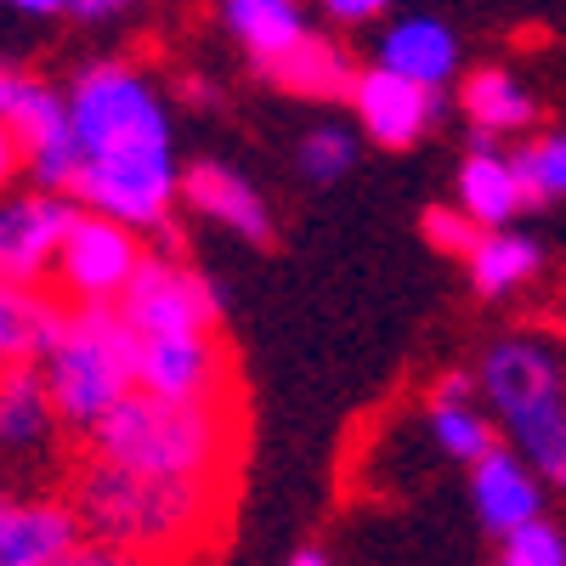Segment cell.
<instances>
[{"mask_svg":"<svg viewBox=\"0 0 566 566\" xmlns=\"http://www.w3.org/2000/svg\"><path fill=\"white\" fill-rule=\"evenodd\" d=\"M431 437L448 459H482L493 442H499V424L482 413V408H470V402H431Z\"/></svg>","mask_w":566,"mask_h":566,"instance_id":"cell-24","label":"cell"},{"mask_svg":"<svg viewBox=\"0 0 566 566\" xmlns=\"http://www.w3.org/2000/svg\"><path fill=\"white\" fill-rule=\"evenodd\" d=\"M136 386L170 402H227V357L210 328L136 335Z\"/></svg>","mask_w":566,"mask_h":566,"instance_id":"cell-8","label":"cell"},{"mask_svg":"<svg viewBox=\"0 0 566 566\" xmlns=\"http://www.w3.org/2000/svg\"><path fill=\"white\" fill-rule=\"evenodd\" d=\"M176 199L193 210V216H205V221H216V227H227V232H239V239H250V244H266V239H272L266 199H261L232 165L199 159L187 176H176Z\"/></svg>","mask_w":566,"mask_h":566,"instance_id":"cell-14","label":"cell"},{"mask_svg":"<svg viewBox=\"0 0 566 566\" xmlns=\"http://www.w3.org/2000/svg\"><path fill=\"white\" fill-rule=\"evenodd\" d=\"M221 23L261 69L306 34V12L295 0H221Z\"/></svg>","mask_w":566,"mask_h":566,"instance_id":"cell-20","label":"cell"},{"mask_svg":"<svg viewBox=\"0 0 566 566\" xmlns=\"http://www.w3.org/2000/svg\"><path fill=\"white\" fill-rule=\"evenodd\" d=\"M63 306L40 290V283L0 277V363H34L45 335L57 328Z\"/></svg>","mask_w":566,"mask_h":566,"instance_id":"cell-21","label":"cell"},{"mask_svg":"<svg viewBox=\"0 0 566 566\" xmlns=\"http://www.w3.org/2000/svg\"><path fill=\"white\" fill-rule=\"evenodd\" d=\"M136 0H63V12H74L80 23H108V18H125Z\"/></svg>","mask_w":566,"mask_h":566,"instance_id":"cell-29","label":"cell"},{"mask_svg":"<svg viewBox=\"0 0 566 566\" xmlns=\"http://www.w3.org/2000/svg\"><path fill=\"white\" fill-rule=\"evenodd\" d=\"M91 453L148 470V476H210L232 459V419L227 402H170L154 391H125L97 424Z\"/></svg>","mask_w":566,"mask_h":566,"instance_id":"cell-4","label":"cell"},{"mask_svg":"<svg viewBox=\"0 0 566 566\" xmlns=\"http://www.w3.org/2000/svg\"><path fill=\"white\" fill-rule=\"evenodd\" d=\"M499 560H504V566H560V560H566V538H560L555 522L533 515V522H522L515 533L499 538Z\"/></svg>","mask_w":566,"mask_h":566,"instance_id":"cell-26","label":"cell"},{"mask_svg":"<svg viewBox=\"0 0 566 566\" xmlns=\"http://www.w3.org/2000/svg\"><path fill=\"white\" fill-rule=\"evenodd\" d=\"M74 522L80 560H142V555H181L216 522V482L210 476H148L114 459H97L74 476Z\"/></svg>","mask_w":566,"mask_h":566,"instance_id":"cell-2","label":"cell"},{"mask_svg":"<svg viewBox=\"0 0 566 566\" xmlns=\"http://www.w3.org/2000/svg\"><path fill=\"white\" fill-rule=\"evenodd\" d=\"M57 413L45 402L34 363H0V470H23L34 482V459H52Z\"/></svg>","mask_w":566,"mask_h":566,"instance_id":"cell-11","label":"cell"},{"mask_svg":"<svg viewBox=\"0 0 566 566\" xmlns=\"http://www.w3.org/2000/svg\"><path fill=\"white\" fill-rule=\"evenodd\" d=\"M142 255L148 250H142L136 227H119L97 210H80L63 232V244H57L52 277L63 283L69 301H119V290L130 283Z\"/></svg>","mask_w":566,"mask_h":566,"instance_id":"cell-7","label":"cell"},{"mask_svg":"<svg viewBox=\"0 0 566 566\" xmlns=\"http://www.w3.org/2000/svg\"><path fill=\"white\" fill-rule=\"evenodd\" d=\"M499 431L549 488L566 482V386L560 357L544 335H510L488 352L482 380Z\"/></svg>","mask_w":566,"mask_h":566,"instance_id":"cell-5","label":"cell"},{"mask_svg":"<svg viewBox=\"0 0 566 566\" xmlns=\"http://www.w3.org/2000/svg\"><path fill=\"white\" fill-rule=\"evenodd\" d=\"M34 368L57 424L91 431L125 391H136V328L114 301H74L45 335Z\"/></svg>","mask_w":566,"mask_h":566,"instance_id":"cell-3","label":"cell"},{"mask_svg":"<svg viewBox=\"0 0 566 566\" xmlns=\"http://www.w3.org/2000/svg\"><path fill=\"white\" fill-rule=\"evenodd\" d=\"M476 232H482V227L470 221L464 210H442V205L424 210V239H431L437 250H448V255H464L470 244H476Z\"/></svg>","mask_w":566,"mask_h":566,"instance_id":"cell-27","label":"cell"},{"mask_svg":"<svg viewBox=\"0 0 566 566\" xmlns=\"http://www.w3.org/2000/svg\"><path fill=\"white\" fill-rule=\"evenodd\" d=\"M80 522L57 499L0 493V566H69L80 560Z\"/></svg>","mask_w":566,"mask_h":566,"instance_id":"cell-13","label":"cell"},{"mask_svg":"<svg viewBox=\"0 0 566 566\" xmlns=\"http://www.w3.org/2000/svg\"><path fill=\"white\" fill-rule=\"evenodd\" d=\"M510 170H515V187H522V199H527L533 210L555 205V199L566 193V142H560L555 130L527 136L522 148L510 154Z\"/></svg>","mask_w":566,"mask_h":566,"instance_id":"cell-23","label":"cell"},{"mask_svg":"<svg viewBox=\"0 0 566 566\" xmlns=\"http://www.w3.org/2000/svg\"><path fill=\"white\" fill-rule=\"evenodd\" d=\"M470 397H476V380H470V374H442V380H437V391H431V402H470Z\"/></svg>","mask_w":566,"mask_h":566,"instance_id":"cell-30","label":"cell"},{"mask_svg":"<svg viewBox=\"0 0 566 566\" xmlns=\"http://www.w3.org/2000/svg\"><path fill=\"white\" fill-rule=\"evenodd\" d=\"M397 7V0H323V12L335 18V23H346V29H357V23H374V18H386Z\"/></svg>","mask_w":566,"mask_h":566,"instance_id":"cell-28","label":"cell"},{"mask_svg":"<svg viewBox=\"0 0 566 566\" xmlns=\"http://www.w3.org/2000/svg\"><path fill=\"white\" fill-rule=\"evenodd\" d=\"M470 499H476V522L488 538H504L522 522L544 515V499H549V482L538 470L515 453V448H488L482 459H470Z\"/></svg>","mask_w":566,"mask_h":566,"instance_id":"cell-12","label":"cell"},{"mask_svg":"<svg viewBox=\"0 0 566 566\" xmlns=\"http://www.w3.org/2000/svg\"><path fill=\"white\" fill-rule=\"evenodd\" d=\"M352 165H357V130L352 125H317L306 142H301V170L312 176V181H340V176H352Z\"/></svg>","mask_w":566,"mask_h":566,"instance_id":"cell-25","label":"cell"},{"mask_svg":"<svg viewBox=\"0 0 566 566\" xmlns=\"http://www.w3.org/2000/svg\"><path fill=\"white\" fill-rule=\"evenodd\" d=\"M0 7H12L23 18H52V12H63V0H0Z\"/></svg>","mask_w":566,"mask_h":566,"instance_id":"cell-31","label":"cell"},{"mask_svg":"<svg viewBox=\"0 0 566 566\" xmlns=\"http://www.w3.org/2000/svg\"><path fill=\"white\" fill-rule=\"evenodd\" d=\"M380 69H391V74H402L413 85L442 91L459 74V40H453V29L442 18H402L380 40Z\"/></svg>","mask_w":566,"mask_h":566,"instance_id":"cell-16","label":"cell"},{"mask_svg":"<svg viewBox=\"0 0 566 566\" xmlns=\"http://www.w3.org/2000/svg\"><path fill=\"white\" fill-rule=\"evenodd\" d=\"M459 210L476 227H504L527 210L522 187H515V170H510V154H499L488 136H476V148L459 165Z\"/></svg>","mask_w":566,"mask_h":566,"instance_id":"cell-18","label":"cell"},{"mask_svg":"<svg viewBox=\"0 0 566 566\" xmlns=\"http://www.w3.org/2000/svg\"><path fill=\"white\" fill-rule=\"evenodd\" d=\"M464 261H470V283H476V295L482 301H504V295L522 290V283L538 277L544 250H538V239H527V232H515L504 221V227H482L476 244L464 250Z\"/></svg>","mask_w":566,"mask_h":566,"instance_id":"cell-17","label":"cell"},{"mask_svg":"<svg viewBox=\"0 0 566 566\" xmlns=\"http://www.w3.org/2000/svg\"><path fill=\"white\" fill-rule=\"evenodd\" d=\"M12 176H18V142H12V130H0V187Z\"/></svg>","mask_w":566,"mask_h":566,"instance_id":"cell-32","label":"cell"},{"mask_svg":"<svg viewBox=\"0 0 566 566\" xmlns=\"http://www.w3.org/2000/svg\"><path fill=\"white\" fill-rule=\"evenodd\" d=\"M74 216H80V205L69 193H45V187L0 193V277H12V283L52 277L57 244Z\"/></svg>","mask_w":566,"mask_h":566,"instance_id":"cell-9","label":"cell"},{"mask_svg":"<svg viewBox=\"0 0 566 566\" xmlns=\"http://www.w3.org/2000/svg\"><path fill=\"white\" fill-rule=\"evenodd\" d=\"M69 130L80 142V176L69 199L119 227L154 232L176 205L170 114L154 80L130 63H91L69 91Z\"/></svg>","mask_w":566,"mask_h":566,"instance_id":"cell-1","label":"cell"},{"mask_svg":"<svg viewBox=\"0 0 566 566\" xmlns=\"http://www.w3.org/2000/svg\"><path fill=\"white\" fill-rule=\"evenodd\" d=\"M352 103H357V119H363L368 142H380V148H413V142L431 130V119L448 108L442 91L413 85V80H402L380 63L352 80Z\"/></svg>","mask_w":566,"mask_h":566,"instance_id":"cell-10","label":"cell"},{"mask_svg":"<svg viewBox=\"0 0 566 566\" xmlns=\"http://www.w3.org/2000/svg\"><path fill=\"white\" fill-rule=\"evenodd\" d=\"M266 74L290 91V97H312V103H340V97H352V57L340 52L335 40H323V34H301L283 57H272L266 63Z\"/></svg>","mask_w":566,"mask_h":566,"instance_id":"cell-19","label":"cell"},{"mask_svg":"<svg viewBox=\"0 0 566 566\" xmlns=\"http://www.w3.org/2000/svg\"><path fill=\"white\" fill-rule=\"evenodd\" d=\"M323 560H328L323 549H295V566H323Z\"/></svg>","mask_w":566,"mask_h":566,"instance_id":"cell-33","label":"cell"},{"mask_svg":"<svg viewBox=\"0 0 566 566\" xmlns=\"http://www.w3.org/2000/svg\"><path fill=\"white\" fill-rule=\"evenodd\" d=\"M63 125H69V108H63V97L52 85H40L34 74L0 63V130H12L18 154L29 148V142L63 130Z\"/></svg>","mask_w":566,"mask_h":566,"instance_id":"cell-22","label":"cell"},{"mask_svg":"<svg viewBox=\"0 0 566 566\" xmlns=\"http://www.w3.org/2000/svg\"><path fill=\"white\" fill-rule=\"evenodd\" d=\"M459 108L470 119V130L499 142V136H527L538 125V97L522 74L510 69H476L459 85Z\"/></svg>","mask_w":566,"mask_h":566,"instance_id":"cell-15","label":"cell"},{"mask_svg":"<svg viewBox=\"0 0 566 566\" xmlns=\"http://www.w3.org/2000/svg\"><path fill=\"white\" fill-rule=\"evenodd\" d=\"M114 306L136 335H176V328H210L221 317V290L170 255H142Z\"/></svg>","mask_w":566,"mask_h":566,"instance_id":"cell-6","label":"cell"}]
</instances>
